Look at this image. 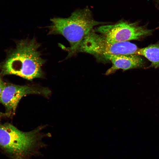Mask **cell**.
<instances>
[{
    "mask_svg": "<svg viewBox=\"0 0 159 159\" xmlns=\"http://www.w3.org/2000/svg\"><path fill=\"white\" fill-rule=\"evenodd\" d=\"M40 46L34 37L18 41L16 48L8 51L5 59L0 63L1 75H15L30 81L42 77V67L45 60L38 51Z\"/></svg>",
    "mask_w": 159,
    "mask_h": 159,
    "instance_id": "obj_1",
    "label": "cell"
},
{
    "mask_svg": "<svg viewBox=\"0 0 159 159\" xmlns=\"http://www.w3.org/2000/svg\"><path fill=\"white\" fill-rule=\"evenodd\" d=\"M44 127L39 126L29 132L21 131L9 123L0 124V147L13 159H30L37 155L46 145L42 141L49 133L41 132Z\"/></svg>",
    "mask_w": 159,
    "mask_h": 159,
    "instance_id": "obj_2",
    "label": "cell"
},
{
    "mask_svg": "<svg viewBox=\"0 0 159 159\" xmlns=\"http://www.w3.org/2000/svg\"><path fill=\"white\" fill-rule=\"evenodd\" d=\"M51 21L48 34L62 35L69 43L70 47L64 49L68 52L66 58L75 54L79 45L94 27L105 23L95 20L87 7L74 11L67 18H54Z\"/></svg>",
    "mask_w": 159,
    "mask_h": 159,
    "instance_id": "obj_3",
    "label": "cell"
},
{
    "mask_svg": "<svg viewBox=\"0 0 159 159\" xmlns=\"http://www.w3.org/2000/svg\"><path fill=\"white\" fill-rule=\"evenodd\" d=\"M139 48L129 42H110L93 30L83 39L75 51L90 54L97 59L107 55L137 54Z\"/></svg>",
    "mask_w": 159,
    "mask_h": 159,
    "instance_id": "obj_4",
    "label": "cell"
},
{
    "mask_svg": "<svg viewBox=\"0 0 159 159\" xmlns=\"http://www.w3.org/2000/svg\"><path fill=\"white\" fill-rule=\"evenodd\" d=\"M96 31L109 42H116L140 40L151 35L154 30L140 26L138 22L121 21L113 24L102 25Z\"/></svg>",
    "mask_w": 159,
    "mask_h": 159,
    "instance_id": "obj_5",
    "label": "cell"
},
{
    "mask_svg": "<svg viewBox=\"0 0 159 159\" xmlns=\"http://www.w3.org/2000/svg\"><path fill=\"white\" fill-rule=\"evenodd\" d=\"M50 92L45 88L6 83L0 94V102L4 106L6 114L9 116L15 113L19 101L24 96L30 94L47 96Z\"/></svg>",
    "mask_w": 159,
    "mask_h": 159,
    "instance_id": "obj_6",
    "label": "cell"
},
{
    "mask_svg": "<svg viewBox=\"0 0 159 159\" xmlns=\"http://www.w3.org/2000/svg\"><path fill=\"white\" fill-rule=\"evenodd\" d=\"M104 60L110 61L112 67L108 69L105 74L109 75L122 69L123 71L130 69L142 68L145 67V62L140 55L138 54L107 55Z\"/></svg>",
    "mask_w": 159,
    "mask_h": 159,
    "instance_id": "obj_7",
    "label": "cell"
},
{
    "mask_svg": "<svg viewBox=\"0 0 159 159\" xmlns=\"http://www.w3.org/2000/svg\"><path fill=\"white\" fill-rule=\"evenodd\" d=\"M137 54L145 57L151 62L149 67H159V42L139 49Z\"/></svg>",
    "mask_w": 159,
    "mask_h": 159,
    "instance_id": "obj_8",
    "label": "cell"
},
{
    "mask_svg": "<svg viewBox=\"0 0 159 159\" xmlns=\"http://www.w3.org/2000/svg\"><path fill=\"white\" fill-rule=\"evenodd\" d=\"M1 77V75L0 74V94L6 84L3 80Z\"/></svg>",
    "mask_w": 159,
    "mask_h": 159,
    "instance_id": "obj_9",
    "label": "cell"
},
{
    "mask_svg": "<svg viewBox=\"0 0 159 159\" xmlns=\"http://www.w3.org/2000/svg\"><path fill=\"white\" fill-rule=\"evenodd\" d=\"M155 4L157 8L159 9V0H154Z\"/></svg>",
    "mask_w": 159,
    "mask_h": 159,
    "instance_id": "obj_10",
    "label": "cell"
}]
</instances>
